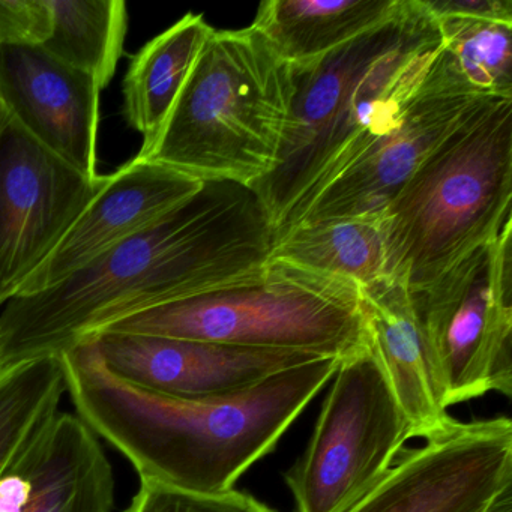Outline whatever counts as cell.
Here are the masks:
<instances>
[{
  "label": "cell",
  "mask_w": 512,
  "mask_h": 512,
  "mask_svg": "<svg viewBox=\"0 0 512 512\" xmlns=\"http://www.w3.org/2000/svg\"><path fill=\"white\" fill-rule=\"evenodd\" d=\"M125 512H275L244 491L197 494L155 482L140 481Z\"/></svg>",
  "instance_id": "obj_23"
},
{
  "label": "cell",
  "mask_w": 512,
  "mask_h": 512,
  "mask_svg": "<svg viewBox=\"0 0 512 512\" xmlns=\"http://www.w3.org/2000/svg\"><path fill=\"white\" fill-rule=\"evenodd\" d=\"M442 52L424 0L340 49L292 65V112L277 166L251 190L275 232L292 229L320 191L400 121Z\"/></svg>",
  "instance_id": "obj_3"
},
{
  "label": "cell",
  "mask_w": 512,
  "mask_h": 512,
  "mask_svg": "<svg viewBox=\"0 0 512 512\" xmlns=\"http://www.w3.org/2000/svg\"><path fill=\"white\" fill-rule=\"evenodd\" d=\"M59 358L77 416L133 464L140 481L197 494L233 490L274 451L340 364L317 359L235 394L179 398L113 373L94 338Z\"/></svg>",
  "instance_id": "obj_2"
},
{
  "label": "cell",
  "mask_w": 512,
  "mask_h": 512,
  "mask_svg": "<svg viewBox=\"0 0 512 512\" xmlns=\"http://www.w3.org/2000/svg\"><path fill=\"white\" fill-rule=\"evenodd\" d=\"M101 332L292 350L338 361L368 347L358 284L271 259L257 280L140 311Z\"/></svg>",
  "instance_id": "obj_6"
},
{
  "label": "cell",
  "mask_w": 512,
  "mask_h": 512,
  "mask_svg": "<svg viewBox=\"0 0 512 512\" xmlns=\"http://www.w3.org/2000/svg\"><path fill=\"white\" fill-rule=\"evenodd\" d=\"M404 0H268L251 28L290 65L340 49L397 16Z\"/></svg>",
  "instance_id": "obj_17"
},
{
  "label": "cell",
  "mask_w": 512,
  "mask_h": 512,
  "mask_svg": "<svg viewBox=\"0 0 512 512\" xmlns=\"http://www.w3.org/2000/svg\"><path fill=\"white\" fill-rule=\"evenodd\" d=\"M271 260L370 286L385 277L383 217L298 224L275 239Z\"/></svg>",
  "instance_id": "obj_19"
},
{
  "label": "cell",
  "mask_w": 512,
  "mask_h": 512,
  "mask_svg": "<svg viewBox=\"0 0 512 512\" xmlns=\"http://www.w3.org/2000/svg\"><path fill=\"white\" fill-rule=\"evenodd\" d=\"M361 307L371 352L409 421L412 437L428 439L451 416L445 385L409 290L382 278L361 287Z\"/></svg>",
  "instance_id": "obj_16"
},
{
  "label": "cell",
  "mask_w": 512,
  "mask_h": 512,
  "mask_svg": "<svg viewBox=\"0 0 512 512\" xmlns=\"http://www.w3.org/2000/svg\"><path fill=\"white\" fill-rule=\"evenodd\" d=\"M115 475L94 431L58 412L0 473V512H113Z\"/></svg>",
  "instance_id": "obj_15"
},
{
  "label": "cell",
  "mask_w": 512,
  "mask_h": 512,
  "mask_svg": "<svg viewBox=\"0 0 512 512\" xmlns=\"http://www.w3.org/2000/svg\"><path fill=\"white\" fill-rule=\"evenodd\" d=\"M442 46L470 86L484 97L512 98V23L442 17Z\"/></svg>",
  "instance_id": "obj_22"
},
{
  "label": "cell",
  "mask_w": 512,
  "mask_h": 512,
  "mask_svg": "<svg viewBox=\"0 0 512 512\" xmlns=\"http://www.w3.org/2000/svg\"><path fill=\"white\" fill-rule=\"evenodd\" d=\"M484 512H512V485L500 491Z\"/></svg>",
  "instance_id": "obj_26"
},
{
  "label": "cell",
  "mask_w": 512,
  "mask_h": 512,
  "mask_svg": "<svg viewBox=\"0 0 512 512\" xmlns=\"http://www.w3.org/2000/svg\"><path fill=\"white\" fill-rule=\"evenodd\" d=\"M65 392L59 356L25 362L0 376V473L28 437L59 412Z\"/></svg>",
  "instance_id": "obj_21"
},
{
  "label": "cell",
  "mask_w": 512,
  "mask_h": 512,
  "mask_svg": "<svg viewBox=\"0 0 512 512\" xmlns=\"http://www.w3.org/2000/svg\"><path fill=\"white\" fill-rule=\"evenodd\" d=\"M5 122H7V110L4 109L2 103H0V137H2V131H4Z\"/></svg>",
  "instance_id": "obj_27"
},
{
  "label": "cell",
  "mask_w": 512,
  "mask_h": 512,
  "mask_svg": "<svg viewBox=\"0 0 512 512\" xmlns=\"http://www.w3.org/2000/svg\"><path fill=\"white\" fill-rule=\"evenodd\" d=\"M409 439V421L368 344L338 364L310 443L284 473L295 512H346Z\"/></svg>",
  "instance_id": "obj_7"
},
{
  "label": "cell",
  "mask_w": 512,
  "mask_h": 512,
  "mask_svg": "<svg viewBox=\"0 0 512 512\" xmlns=\"http://www.w3.org/2000/svg\"><path fill=\"white\" fill-rule=\"evenodd\" d=\"M385 277L422 289L512 224V98L479 101L382 214Z\"/></svg>",
  "instance_id": "obj_4"
},
{
  "label": "cell",
  "mask_w": 512,
  "mask_h": 512,
  "mask_svg": "<svg viewBox=\"0 0 512 512\" xmlns=\"http://www.w3.org/2000/svg\"><path fill=\"white\" fill-rule=\"evenodd\" d=\"M512 485V422L451 418L346 512H484Z\"/></svg>",
  "instance_id": "obj_9"
},
{
  "label": "cell",
  "mask_w": 512,
  "mask_h": 512,
  "mask_svg": "<svg viewBox=\"0 0 512 512\" xmlns=\"http://www.w3.org/2000/svg\"><path fill=\"white\" fill-rule=\"evenodd\" d=\"M32 139L7 113L0 137V310L103 188Z\"/></svg>",
  "instance_id": "obj_10"
},
{
  "label": "cell",
  "mask_w": 512,
  "mask_h": 512,
  "mask_svg": "<svg viewBox=\"0 0 512 512\" xmlns=\"http://www.w3.org/2000/svg\"><path fill=\"white\" fill-rule=\"evenodd\" d=\"M293 95L292 65L260 32L214 29L163 127L137 157L197 181L254 187L277 166Z\"/></svg>",
  "instance_id": "obj_5"
},
{
  "label": "cell",
  "mask_w": 512,
  "mask_h": 512,
  "mask_svg": "<svg viewBox=\"0 0 512 512\" xmlns=\"http://www.w3.org/2000/svg\"><path fill=\"white\" fill-rule=\"evenodd\" d=\"M107 367L140 388L179 398L245 391L272 374L323 356L208 341L101 332L94 335Z\"/></svg>",
  "instance_id": "obj_12"
},
{
  "label": "cell",
  "mask_w": 512,
  "mask_h": 512,
  "mask_svg": "<svg viewBox=\"0 0 512 512\" xmlns=\"http://www.w3.org/2000/svg\"><path fill=\"white\" fill-rule=\"evenodd\" d=\"M512 224L436 281L410 293L446 404L512 397Z\"/></svg>",
  "instance_id": "obj_8"
},
{
  "label": "cell",
  "mask_w": 512,
  "mask_h": 512,
  "mask_svg": "<svg viewBox=\"0 0 512 512\" xmlns=\"http://www.w3.org/2000/svg\"><path fill=\"white\" fill-rule=\"evenodd\" d=\"M275 232L250 187L209 181L85 271L0 310V376L140 311L262 277Z\"/></svg>",
  "instance_id": "obj_1"
},
{
  "label": "cell",
  "mask_w": 512,
  "mask_h": 512,
  "mask_svg": "<svg viewBox=\"0 0 512 512\" xmlns=\"http://www.w3.org/2000/svg\"><path fill=\"white\" fill-rule=\"evenodd\" d=\"M214 28L187 14L131 58L124 80V115L143 142L160 131Z\"/></svg>",
  "instance_id": "obj_18"
},
{
  "label": "cell",
  "mask_w": 512,
  "mask_h": 512,
  "mask_svg": "<svg viewBox=\"0 0 512 512\" xmlns=\"http://www.w3.org/2000/svg\"><path fill=\"white\" fill-rule=\"evenodd\" d=\"M434 19L464 17L512 23L511 0H424Z\"/></svg>",
  "instance_id": "obj_25"
},
{
  "label": "cell",
  "mask_w": 512,
  "mask_h": 512,
  "mask_svg": "<svg viewBox=\"0 0 512 512\" xmlns=\"http://www.w3.org/2000/svg\"><path fill=\"white\" fill-rule=\"evenodd\" d=\"M52 28L47 0H0V44L43 47Z\"/></svg>",
  "instance_id": "obj_24"
},
{
  "label": "cell",
  "mask_w": 512,
  "mask_h": 512,
  "mask_svg": "<svg viewBox=\"0 0 512 512\" xmlns=\"http://www.w3.org/2000/svg\"><path fill=\"white\" fill-rule=\"evenodd\" d=\"M52 14L43 49L92 77L101 91L112 82L124 55L128 11L124 0H47Z\"/></svg>",
  "instance_id": "obj_20"
},
{
  "label": "cell",
  "mask_w": 512,
  "mask_h": 512,
  "mask_svg": "<svg viewBox=\"0 0 512 512\" xmlns=\"http://www.w3.org/2000/svg\"><path fill=\"white\" fill-rule=\"evenodd\" d=\"M101 92L43 47L0 44V103L32 139L89 179L101 176Z\"/></svg>",
  "instance_id": "obj_14"
},
{
  "label": "cell",
  "mask_w": 512,
  "mask_h": 512,
  "mask_svg": "<svg viewBox=\"0 0 512 512\" xmlns=\"http://www.w3.org/2000/svg\"><path fill=\"white\" fill-rule=\"evenodd\" d=\"M484 98L488 97L467 83L442 46L424 88L397 125L320 191L295 226L335 218L382 217L416 167Z\"/></svg>",
  "instance_id": "obj_11"
},
{
  "label": "cell",
  "mask_w": 512,
  "mask_h": 512,
  "mask_svg": "<svg viewBox=\"0 0 512 512\" xmlns=\"http://www.w3.org/2000/svg\"><path fill=\"white\" fill-rule=\"evenodd\" d=\"M205 182L134 157L113 175L74 221L17 296L46 292L145 232L202 190Z\"/></svg>",
  "instance_id": "obj_13"
}]
</instances>
